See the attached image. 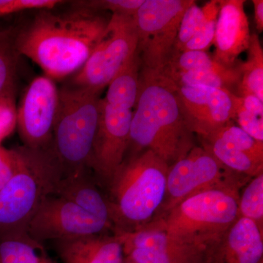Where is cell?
Wrapping results in <instances>:
<instances>
[{
    "label": "cell",
    "instance_id": "4",
    "mask_svg": "<svg viewBox=\"0 0 263 263\" xmlns=\"http://www.w3.org/2000/svg\"><path fill=\"white\" fill-rule=\"evenodd\" d=\"M14 174L0 190V238L27 233L43 200L56 193L63 170L51 146L13 148Z\"/></svg>",
    "mask_w": 263,
    "mask_h": 263
},
{
    "label": "cell",
    "instance_id": "17",
    "mask_svg": "<svg viewBox=\"0 0 263 263\" xmlns=\"http://www.w3.org/2000/svg\"><path fill=\"white\" fill-rule=\"evenodd\" d=\"M63 263H122L124 249L117 235H86L53 240Z\"/></svg>",
    "mask_w": 263,
    "mask_h": 263
},
{
    "label": "cell",
    "instance_id": "13",
    "mask_svg": "<svg viewBox=\"0 0 263 263\" xmlns=\"http://www.w3.org/2000/svg\"><path fill=\"white\" fill-rule=\"evenodd\" d=\"M114 234L122 241L125 258L134 263H204L206 247L178 239L162 230L141 227Z\"/></svg>",
    "mask_w": 263,
    "mask_h": 263
},
{
    "label": "cell",
    "instance_id": "28",
    "mask_svg": "<svg viewBox=\"0 0 263 263\" xmlns=\"http://www.w3.org/2000/svg\"><path fill=\"white\" fill-rule=\"evenodd\" d=\"M206 16L207 8L205 5L199 7L195 2L189 7L180 22L179 32L175 43L176 51H181L183 46L198 32Z\"/></svg>",
    "mask_w": 263,
    "mask_h": 263
},
{
    "label": "cell",
    "instance_id": "34",
    "mask_svg": "<svg viewBox=\"0 0 263 263\" xmlns=\"http://www.w3.org/2000/svg\"><path fill=\"white\" fill-rule=\"evenodd\" d=\"M15 168V159L13 148L8 149L0 144V190L11 179Z\"/></svg>",
    "mask_w": 263,
    "mask_h": 263
},
{
    "label": "cell",
    "instance_id": "1",
    "mask_svg": "<svg viewBox=\"0 0 263 263\" xmlns=\"http://www.w3.org/2000/svg\"><path fill=\"white\" fill-rule=\"evenodd\" d=\"M74 5L73 9L60 13L41 10L15 33L18 55L37 64L53 81L70 77L80 70L110 18L100 12Z\"/></svg>",
    "mask_w": 263,
    "mask_h": 263
},
{
    "label": "cell",
    "instance_id": "30",
    "mask_svg": "<svg viewBox=\"0 0 263 263\" xmlns=\"http://www.w3.org/2000/svg\"><path fill=\"white\" fill-rule=\"evenodd\" d=\"M144 0H92L78 1L74 5L96 12L109 11L113 14L134 16Z\"/></svg>",
    "mask_w": 263,
    "mask_h": 263
},
{
    "label": "cell",
    "instance_id": "14",
    "mask_svg": "<svg viewBox=\"0 0 263 263\" xmlns=\"http://www.w3.org/2000/svg\"><path fill=\"white\" fill-rule=\"evenodd\" d=\"M177 87L185 121L193 134L204 138L234 119L230 90L203 86Z\"/></svg>",
    "mask_w": 263,
    "mask_h": 263
},
{
    "label": "cell",
    "instance_id": "5",
    "mask_svg": "<svg viewBox=\"0 0 263 263\" xmlns=\"http://www.w3.org/2000/svg\"><path fill=\"white\" fill-rule=\"evenodd\" d=\"M240 189L224 186L200 192L142 227L207 248L238 219Z\"/></svg>",
    "mask_w": 263,
    "mask_h": 263
},
{
    "label": "cell",
    "instance_id": "25",
    "mask_svg": "<svg viewBox=\"0 0 263 263\" xmlns=\"http://www.w3.org/2000/svg\"><path fill=\"white\" fill-rule=\"evenodd\" d=\"M228 68L230 67L216 62L206 51H175L162 75L188 71H224Z\"/></svg>",
    "mask_w": 263,
    "mask_h": 263
},
{
    "label": "cell",
    "instance_id": "10",
    "mask_svg": "<svg viewBox=\"0 0 263 263\" xmlns=\"http://www.w3.org/2000/svg\"><path fill=\"white\" fill-rule=\"evenodd\" d=\"M113 230L111 224L57 195L46 197L38 208L27 228V233L38 242L74 237L103 234Z\"/></svg>",
    "mask_w": 263,
    "mask_h": 263
},
{
    "label": "cell",
    "instance_id": "2",
    "mask_svg": "<svg viewBox=\"0 0 263 263\" xmlns=\"http://www.w3.org/2000/svg\"><path fill=\"white\" fill-rule=\"evenodd\" d=\"M134 108L128 150L133 147L136 154L151 150L170 167L195 146L193 133L183 116L177 86L168 78L140 71Z\"/></svg>",
    "mask_w": 263,
    "mask_h": 263
},
{
    "label": "cell",
    "instance_id": "22",
    "mask_svg": "<svg viewBox=\"0 0 263 263\" xmlns=\"http://www.w3.org/2000/svg\"><path fill=\"white\" fill-rule=\"evenodd\" d=\"M247 51V60L238 65L240 95H254L263 102V51L258 34H251Z\"/></svg>",
    "mask_w": 263,
    "mask_h": 263
},
{
    "label": "cell",
    "instance_id": "31",
    "mask_svg": "<svg viewBox=\"0 0 263 263\" xmlns=\"http://www.w3.org/2000/svg\"><path fill=\"white\" fill-rule=\"evenodd\" d=\"M234 106V119L238 122V127L255 139L263 143V117H257L249 113L237 103L235 94L232 95Z\"/></svg>",
    "mask_w": 263,
    "mask_h": 263
},
{
    "label": "cell",
    "instance_id": "21",
    "mask_svg": "<svg viewBox=\"0 0 263 263\" xmlns=\"http://www.w3.org/2000/svg\"><path fill=\"white\" fill-rule=\"evenodd\" d=\"M141 62L138 54L122 69L108 86L104 102L133 110L138 98Z\"/></svg>",
    "mask_w": 263,
    "mask_h": 263
},
{
    "label": "cell",
    "instance_id": "18",
    "mask_svg": "<svg viewBox=\"0 0 263 263\" xmlns=\"http://www.w3.org/2000/svg\"><path fill=\"white\" fill-rule=\"evenodd\" d=\"M54 195L74 202L112 226L108 198L98 188L90 170H83L62 178Z\"/></svg>",
    "mask_w": 263,
    "mask_h": 263
},
{
    "label": "cell",
    "instance_id": "12",
    "mask_svg": "<svg viewBox=\"0 0 263 263\" xmlns=\"http://www.w3.org/2000/svg\"><path fill=\"white\" fill-rule=\"evenodd\" d=\"M59 98L60 89L51 78L43 75L31 81L16 109V126L24 146H51Z\"/></svg>",
    "mask_w": 263,
    "mask_h": 263
},
{
    "label": "cell",
    "instance_id": "11",
    "mask_svg": "<svg viewBox=\"0 0 263 263\" xmlns=\"http://www.w3.org/2000/svg\"><path fill=\"white\" fill-rule=\"evenodd\" d=\"M133 110L100 100V117L89 169L95 181L107 186L126 159L129 148Z\"/></svg>",
    "mask_w": 263,
    "mask_h": 263
},
{
    "label": "cell",
    "instance_id": "37",
    "mask_svg": "<svg viewBox=\"0 0 263 263\" xmlns=\"http://www.w3.org/2000/svg\"><path fill=\"white\" fill-rule=\"evenodd\" d=\"M122 263H134L132 262V261L129 260V259H126L125 257H124V261H123Z\"/></svg>",
    "mask_w": 263,
    "mask_h": 263
},
{
    "label": "cell",
    "instance_id": "7",
    "mask_svg": "<svg viewBox=\"0 0 263 263\" xmlns=\"http://www.w3.org/2000/svg\"><path fill=\"white\" fill-rule=\"evenodd\" d=\"M193 0H144L133 16L141 72L162 75L174 56L180 22Z\"/></svg>",
    "mask_w": 263,
    "mask_h": 263
},
{
    "label": "cell",
    "instance_id": "19",
    "mask_svg": "<svg viewBox=\"0 0 263 263\" xmlns=\"http://www.w3.org/2000/svg\"><path fill=\"white\" fill-rule=\"evenodd\" d=\"M200 138L201 147L230 171L249 179L262 173L263 160L246 153L216 135Z\"/></svg>",
    "mask_w": 263,
    "mask_h": 263
},
{
    "label": "cell",
    "instance_id": "29",
    "mask_svg": "<svg viewBox=\"0 0 263 263\" xmlns=\"http://www.w3.org/2000/svg\"><path fill=\"white\" fill-rule=\"evenodd\" d=\"M212 134L216 135L252 157L263 160V143L256 141L238 126L230 123Z\"/></svg>",
    "mask_w": 263,
    "mask_h": 263
},
{
    "label": "cell",
    "instance_id": "20",
    "mask_svg": "<svg viewBox=\"0 0 263 263\" xmlns=\"http://www.w3.org/2000/svg\"><path fill=\"white\" fill-rule=\"evenodd\" d=\"M0 263H56L44 243L33 239L27 233L0 238Z\"/></svg>",
    "mask_w": 263,
    "mask_h": 263
},
{
    "label": "cell",
    "instance_id": "15",
    "mask_svg": "<svg viewBox=\"0 0 263 263\" xmlns=\"http://www.w3.org/2000/svg\"><path fill=\"white\" fill-rule=\"evenodd\" d=\"M262 230L238 217L205 251L204 263H263Z\"/></svg>",
    "mask_w": 263,
    "mask_h": 263
},
{
    "label": "cell",
    "instance_id": "33",
    "mask_svg": "<svg viewBox=\"0 0 263 263\" xmlns=\"http://www.w3.org/2000/svg\"><path fill=\"white\" fill-rule=\"evenodd\" d=\"M63 3L65 2L60 0H8V3L0 10V15L27 10H53Z\"/></svg>",
    "mask_w": 263,
    "mask_h": 263
},
{
    "label": "cell",
    "instance_id": "35",
    "mask_svg": "<svg viewBox=\"0 0 263 263\" xmlns=\"http://www.w3.org/2000/svg\"><path fill=\"white\" fill-rule=\"evenodd\" d=\"M235 99L240 106L243 107L249 113L253 114L257 117H263V102L252 95H235Z\"/></svg>",
    "mask_w": 263,
    "mask_h": 263
},
{
    "label": "cell",
    "instance_id": "9",
    "mask_svg": "<svg viewBox=\"0 0 263 263\" xmlns=\"http://www.w3.org/2000/svg\"><path fill=\"white\" fill-rule=\"evenodd\" d=\"M250 179L227 168L202 147L195 146L169 167L161 215L195 194L224 186L242 187Z\"/></svg>",
    "mask_w": 263,
    "mask_h": 263
},
{
    "label": "cell",
    "instance_id": "32",
    "mask_svg": "<svg viewBox=\"0 0 263 263\" xmlns=\"http://www.w3.org/2000/svg\"><path fill=\"white\" fill-rule=\"evenodd\" d=\"M16 109L13 93L0 97V144L16 126Z\"/></svg>",
    "mask_w": 263,
    "mask_h": 263
},
{
    "label": "cell",
    "instance_id": "23",
    "mask_svg": "<svg viewBox=\"0 0 263 263\" xmlns=\"http://www.w3.org/2000/svg\"><path fill=\"white\" fill-rule=\"evenodd\" d=\"M164 76L178 86H203L228 90L233 85L239 84L240 80V72L237 65L224 71H188Z\"/></svg>",
    "mask_w": 263,
    "mask_h": 263
},
{
    "label": "cell",
    "instance_id": "16",
    "mask_svg": "<svg viewBox=\"0 0 263 263\" xmlns=\"http://www.w3.org/2000/svg\"><path fill=\"white\" fill-rule=\"evenodd\" d=\"M245 3L243 0H219L213 58L224 67H235L238 57L249 47L251 33Z\"/></svg>",
    "mask_w": 263,
    "mask_h": 263
},
{
    "label": "cell",
    "instance_id": "27",
    "mask_svg": "<svg viewBox=\"0 0 263 263\" xmlns=\"http://www.w3.org/2000/svg\"><path fill=\"white\" fill-rule=\"evenodd\" d=\"M207 16L198 32L182 48L181 52L188 51H206L214 43L216 20L219 12V0L205 3Z\"/></svg>",
    "mask_w": 263,
    "mask_h": 263
},
{
    "label": "cell",
    "instance_id": "36",
    "mask_svg": "<svg viewBox=\"0 0 263 263\" xmlns=\"http://www.w3.org/2000/svg\"><path fill=\"white\" fill-rule=\"evenodd\" d=\"M252 3L254 5L256 28L259 33H261L263 31V1L262 0H253Z\"/></svg>",
    "mask_w": 263,
    "mask_h": 263
},
{
    "label": "cell",
    "instance_id": "6",
    "mask_svg": "<svg viewBox=\"0 0 263 263\" xmlns=\"http://www.w3.org/2000/svg\"><path fill=\"white\" fill-rule=\"evenodd\" d=\"M100 94L73 85L60 89L51 148L64 177L89 169L100 117Z\"/></svg>",
    "mask_w": 263,
    "mask_h": 263
},
{
    "label": "cell",
    "instance_id": "24",
    "mask_svg": "<svg viewBox=\"0 0 263 263\" xmlns=\"http://www.w3.org/2000/svg\"><path fill=\"white\" fill-rule=\"evenodd\" d=\"M15 32L10 29L0 31V97L14 92L18 52Z\"/></svg>",
    "mask_w": 263,
    "mask_h": 263
},
{
    "label": "cell",
    "instance_id": "8",
    "mask_svg": "<svg viewBox=\"0 0 263 263\" xmlns=\"http://www.w3.org/2000/svg\"><path fill=\"white\" fill-rule=\"evenodd\" d=\"M138 32L134 18L113 14L84 66L71 79V85L100 94L136 56Z\"/></svg>",
    "mask_w": 263,
    "mask_h": 263
},
{
    "label": "cell",
    "instance_id": "26",
    "mask_svg": "<svg viewBox=\"0 0 263 263\" xmlns=\"http://www.w3.org/2000/svg\"><path fill=\"white\" fill-rule=\"evenodd\" d=\"M238 217L251 219L262 230L263 173L249 180L239 195Z\"/></svg>",
    "mask_w": 263,
    "mask_h": 263
},
{
    "label": "cell",
    "instance_id": "3",
    "mask_svg": "<svg viewBox=\"0 0 263 263\" xmlns=\"http://www.w3.org/2000/svg\"><path fill=\"white\" fill-rule=\"evenodd\" d=\"M169 165L151 150L124 161L109 183L114 233H127L148 224L163 204Z\"/></svg>",
    "mask_w": 263,
    "mask_h": 263
}]
</instances>
